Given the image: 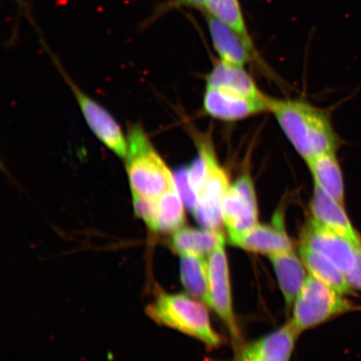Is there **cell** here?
Segmentation results:
<instances>
[{
    "label": "cell",
    "mask_w": 361,
    "mask_h": 361,
    "mask_svg": "<svg viewBox=\"0 0 361 361\" xmlns=\"http://www.w3.org/2000/svg\"><path fill=\"white\" fill-rule=\"evenodd\" d=\"M311 219L336 233L361 245V237L347 215L345 204L334 200L328 194L314 186L310 202Z\"/></svg>",
    "instance_id": "14"
},
{
    "label": "cell",
    "mask_w": 361,
    "mask_h": 361,
    "mask_svg": "<svg viewBox=\"0 0 361 361\" xmlns=\"http://www.w3.org/2000/svg\"><path fill=\"white\" fill-rule=\"evenodd\" d=\"M346 278L352 290L361 291V245L356 248L355 264Z\"/></svg>",
    "instance_id": "25"
},
{
    "label": "cell",
    "mask_w": 361,
    "mask_h": 361,
    "mask_svg": "<svg viewBox=\"0 0 361 361\" xmlns=\"http://www.w3.org/2000/svg\"><path fill=\"white\" fill-rule=\"evenodd\" d=\"M212 309L222 319L229 333L235 340L240 337L233 313L231 286L225 243L209 255V259Z\"/></svg>",
    "instance_id": "8"
},
{
    "label": "cell",
    "mask_w": 361,
    "mask_h": 361,
    "mask_svg": "<svg viewBox=\"0 0 361 361\" xmlns=\"http://www.w3.org/2000/svg\"><path fill=\"white\" fill-rule=\"evenodd\" d=\"M185 207L177 185L157 198L155 233H171L184 227Z\"/></svg>",
    "instance_id": "21"
},
{
    "label": "cell",
    "mask_w": 361,
    "mask_h": 361,
    "mask_svg": "<svg viewBox=\"0 0 361 361\" xmlns=\"http://www.w3.org/2000/svg\"><path fill=\"white\" fill-rule=\"evenodd\" d=\"M209 2V0H168V2L157 7L150 21L157 20L166 12L178 8H192L203 11Z\"/></svg>",
    "instance_id": "24"
},
{
    "label": "cell",
    "mask_w": 361,
    "mask_h": 361,
    "mask_svg": "<svg viewBox=\"0 0 361 361\" xmlns=\"http://www.w3.org/2000/svg\"><path fill=\"white\" fill-rule=\"evenodd\" d=\"M228 241L243 250L268 256L293 250V243L284 227L281 211L275 214L270 224H257L250 231Z\"/></svg>",
    "instance_id": "11"
},
{
    "label": "cell",
    "mask_w": 361,
    "mask_h": 361,
    "mask_svg": "<svg viewBox=\"0 0 361 361\" xmlns=\"http://www.w3.org/2000/svg\"><path fill=\"white\" fill-rule=\"evenodd\" d=\"M269 111L305 161L324 153L336 152L341 146L328 113L309 102L270 98Z\"/></svg>",
    "instance_id": "1"
},
{
    "label": "cell",
    "mask_w": 361,
    "mask_h": 361,
    "mask_svg": "<svg viewBox=\"0 0 361 361\" xmlns=\"http://www.w3.org/2000/svg\"><path fill=\"white\" fill-rule=\"evenodd\" d=\"M135 214L141 219L151 231L155 233L157 222V200H149L133 194Z\"/></svg>",
    "instance_id": "23"
},
{
    "label": "cell",
    "mask_w": 361,
    "mask_h": 361,
    "mask_svg": "<svg viewBox=\"0 0 361 361\" xmlns=\"http://www.w3.org/2000/svg\"><path fill=\"white\" fill-rule=\"evenodd\" d=\"M300 256L312 276L341 295L351 293L352 288L346 275L326 256L304 245L300 246Z\"/></svg>",
    "instance_id": "20"
},
{
    "label": "cell",
    "mask_w": 361,
    "mask_h": 361,
    "mask_svg": "<svg viewBox=\"0 0 361 361\" xmlns=\"http://www.w3.org/2000/svg\"><path fill=\"white\" fill-rule=\"evenodd\" d=\"M207 87L228 90L254 99L268 97L262 93L245 67L230 65L220 60L207 76Z\"/></svg>",
    "instance_id": "15"
},
{
    "label": "cell",
    "mask_w": 361,
    "mask_h": 361,
    "mask_svg": "<svg viewBox=\"0 0 361 361\" xmlns=\"http://www.w3.org/2000/svg\"><path fill=\"white\" fill-rule=\"evenodd\" d=\"M270 98L254 99L222 89L207 87L203 109L215 119L235 121L269 111Z\"/></svg>",
    "instance_id": "10"
},
{
    "label": "cell",
    "mask_w": 361,
    "mask_h": 361,
    "mask_svg": "<svg viewBox=\"0 0 361 361\" xmlns=\"http://www.w3.org/2000/svg\"><path fill=\"white\" fill-rule=\"evenodd\" d=\"M202 12L224 23L247 42L254 43L239 0H209Z\"/></svg>",
    "instance_id": "22"
},
{
    "label": "cell",
    "mask_w": 361,
    "mask_h": 361,
    "mask_svg": "<svg viewBox=\"0 0 361 361\" xmlns=\"http://www.w3.org/2000/svg\"><path fill=\"white\" fill-rule=\"evenodd\" d=\"M343 295L312 275L307 277L295 301L290 320L293 327L301 333L355 310V306Z\"/></svg>",
    "instance_id": "4"
},
{
    "label": "cell",
    "mask_w": 361,
    "mask_h": 361,
    "mask_svg": "<svg viewBox=\"0 0 361 361\" xmlns=\"http://www.w3.org/2000/svg\"><path fill=\"white\" fill-rule=\"evenodd\" d=\"M125 158L133 194L156 200L176 186L173 173L158 154L141 126L130 128Z\"/></svg>",
    "instance_id": "2"
},
{
    "label": "cell",
    "mask_w": 361,
    "mask_h": 361,
    "mask_svg": "<svg viewBox=\"0 0 361 361\" xmlns=\"http://www.w3.org/2000/svg\"><path fill=\"white\" fill-rule=\"evenodd\" d=\"M314 186L345 204V183L336 152H327L306 161Z\"/></svg>",
    "instance_id": "16"
},
{
    "label": "cell",
    "mask_w": 361,
    "mask_h": 361,
    "mask_svg": "<svg viewBox=\"0 0 361 361\" xmlns=\"http://www.w3.org/2000/svg\"><path fill=\"white\" fill-rule=\"evenodd\" d=\"M300 245L309 246L326 256L345 275L354 268L356 248L361 245L311 218L302 230Z\"/></svg>",
    "instance_id": "7"
},
{
    "label": "cell",
    "mask_w": 361,
    "mask_h": 361,
    "mask_svg": "<svg viewBox=\"0 0 361 361\" xmlns=\"http://www.w3.org/2000/svg\"><path fill=\"white\" fill-rule=\"evenodd\" d=\"M171 246L180 256L210 255L226 242L222 231L183 227L173 233Z\"/></svg>",
    "instance_id": "17"
},
{
    "label": "cell",
    "mask_w": 361,
    "mask_h": 361,
    "mask_svg": "<svg viewBox=\"0 0 361 361\" xmlns=\"http://www.w3.org/2000/svg\"><path fill=\"white\" fill-rule=\"evenodd\" d=\"M73 90L76 100L83 113L85 121L93 133L100 141L120 157L128 153V139H126L120 126L106 109L66 78Z\"/></svg>",
    "instance_id": "9"
},
{
    "label": "cell",
    "mask_w": 361,
    "mask_h": 361,
    "mask_svg": "<svg viewBox=\"0 0 361 361\" xmlns=\"http://www.w3.org/2000/svg\"><path fill=\"white\" fill-rule=\"evenodd\" d=\"M205 19L211 42L220 61L245 67L256 60L258 52L255 43L247 42L241 35L213 16L205 15Z\"/></svg>",
    "instance_id": "13"
},
{
    "label": "cell",
    "mask_w": 361,
    "mask_h": 361,
    "mask_svg": "<svg viewBox=\"0 0 361 361\" xmlns=\"http://www.w3.org/2000/svg\"><path fill=\"white\" fill-rule=\"evenodd\" d=\"M147 314L161 326H165L197 338L209 348L222 343L212 326L207 305L184 293H161L147 308Z\"/></svg>",
    "instance_id": "3"
},
{
    "label": "cell",
    "mask_w": 361,
    "mask_h": 361,
    "mask_svg": "<svg viewBox=\"0 0 361 361\" xmlns=\"http://www.w3.org/2000/svg\"><path fill=\"white\" fill-rule=\"evenodd\" d=\"M224 225L228 240L259 224V206L254 180L245 173L230 185L223 204Z\"/></svg>",
    "instance_id": "6"
},
{
    "label": "cell",
    "mask_w": 361,
    "mask_h": 361,
    "mask_svg": "<svg viewBox=\"0 0 361 361\" xmlns=\"http://www.w3.org/2000/svg\"><path fill=\"white\" fill-rule=\"evenodd\" d=\"M207 169L204 180L197 196L192 211L194 218L202 228L221 231L224 225L223 204L230 185L227 171L219 164L212 144L204 142Z\"/></svg>",
    "instance_id": "5"
},
{
    "label": "cell",
    "mask_w": 361,
    "mask_h": 361,
    "mask_svg": "<svg viewBox=\"0 0 361 361\" xmlns=\"http://www.w3.org/2000/svg\"><path fill=\"white\" fill-rule=\"evenodd\" d=\"M269 257L276 273L284 300L290 307L306 281L305 266L293 250Z\"/></svg>",
    "instance_id": "18"
},
{
    "label": "cell",
    "mask_w": 361,
    "mask_h": 361,
    "mask_svg": "<svg viewBox=\"0 0 361 361\" xmlns=\"http://www.w3.org/2000/svg\"><path fill=\"white\" fill-rule=\"evenodd\" d=\"M299 332L290 322L239 349L234 361H290Z\"/></svg>",
    "instance_id": "12"
},
{
    "label": "cell",
    "mask_w": 361,
    "mask_h": 361,
    "mask_svg": "<svg viewBox=\"0 0 361 361\" xmlns=\"http://www.w3.org/2000/svg\"><path fill=\"white\" fill-rule=\"evenodd\" d=\"M180 274V281L189 295L212 308L209 262L204 257L182 256Z\"/></svg>",
    "instance_id": "19"
}]
</instances>
